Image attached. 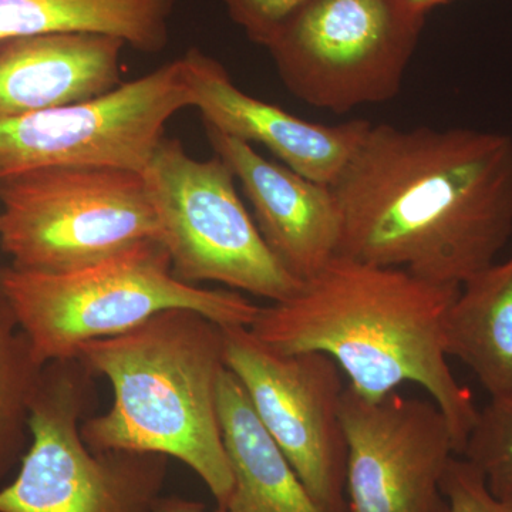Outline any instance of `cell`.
I'll use <instances>...</instances> for the list:
<instances>
[{
  "label": "cell",
  "mask_w": 512,
  "mask_h": 512,
  "mask_svg": "<svg viewBox=\"0 0 512 512\" xmlns=\"http://www.w3.org/2000/svg\"><path fill=\"white\" fill-rule=\"evenodd\" d=\"M330 190L336 255L463 286L512 235V137L372 123Z\"/></svg>",
  "instance_id": "6da1fadb"
},
{
  "label": "cell",
  "mask_w": 512,
  "mask_h": 512,
  "mask_svg": "<svg viewBox=\"0 0 512 512\" xmlns=\"http://www.w3.org/2000/svg\"><path fill=\"white\" fill-rule=\"evenodd\" d=\"M444 340L447 355L463 362L491 397L512 394V255L461 286Z\"/></svg>",
  "instance_id": "2e32d148"
},
{
  "label": "cell",
  "mask_w": 512,
  "mask_h": 512,
  "mask_svg": "<svg viewBox=\"0 0 512 512\" xmlns=\"http://www.w3.org/2000/svg\"><path fill=\"white\" fill-rule=\"evenodd\" d=\"M251 42L268 46L279 29L308 0H220Z\"/></svg>",
  "instance_id": "44dd1931"
},
{
  "label": "cell",
  "mask_w": 512,
  "mask_h": 512,
  "mask_svg": "<svg viewBox=\"0 0 512 512\" xmlns=\"http://www.w3.org/2000/svg\"><path fill=\"white\" fill-rule=\"evenodd\" d=\"M0 284L42 366L73 359L86 343L123 335L168 309H190L222 328H251L261 308L237 291L178 279L158 239L64 274L3 266Z\"/></svg>",
  "instance_id": "277c9868"
},
{
  "label": "cell",
  "mask_w": 512,
  "mask_h": 512,
  "mask_svg": "<svg viewBox=\"0 0 512 512\" xmlns=\"http://www.w3.org/2000/svg\"><path fill=\"white\" fill-rule=\"evenodd\" d=\"M188 107L181 56L96 99L0 119V178L69 165L144 173L168 121Z\"/></svg>",
  "instance_id": "9c48e42d"
},
{
  "label": "cell",
  "mask_w": 512,
  "mask_h": 512,
  "mask_svg": "<svg viewBox=\"0 0 512 512\" xmlns=\"http://www.w3.org/2000/svg\"><path fill=\"white\" fill-rule=\"evenodd\" d=\"M175 0H0V40L45 33H97L131 49L167 46Z\"/></svg>",
  "instance_id": "e0dca14e"
},
{
  "label": "cell",
  "mask_w": 512,
  "mask_h": 512,
  "mask_svg": "<svg viewBox=\"0 0 512 512\" xmlns=\"http://www.w3.org/2000/svg\"><path fill=\"white\" fill-rule=\"evenodd\" d=\"M202 124L214 154L241 184L256 227L279 262L301 282L318 274L338 251L339 211L330 185L266 160L247 141Z\"/></svg>",
  "instance_id": "4fadbf2b"
},
{
  "label": "cell",
  "mask_w": 512,
  "mask_h": 512,
  "mask_svg": "<svg viewBox=\"0 0 512 512\" xmlns=\"http://www.w3.org/2000/svg\"><path fill=\"white\" fill-rule=\"evenodd\" d=\"M410 8L419 12L420 15L427 16L431 10L439 8L441 5L453 2V0H404Z\"/></svg>",
  "instance_id": "603a6c76"
},
{
  "label": "cell",
  "mask_w": 512,
  "mask_h": 512,
  "mask_svg": "<svg viewBox=\"0 0 512 512\" xmlns=\"http://www.w3.org/2000/svg\"><path fill=\"white\" fill-rule=\"evenodd\" d=\"M76 357L109 380L114 396L106 413L83 420L84 443L177 458L224 508L234 487L218 406L224 328L190 309H168L123 335L86 343Z\"/></svg>",
  "instance_id": "3957f363"
},
{
  "label": "cell",
  "mask_w": 512,
  "mask_h": 512,
  "mask_svg": "<svg viewBox=\"0 0 512 512\" xmlns=\"http://www.w3.org/2000/svg\"><path fill=\"white\" fill-rule=\"evenodd\" d=\"M96 402L82 360L43 367L30 406V441L18 476L0 488V512H151L161 497L168 457L93 451L82 423Z\"/></svg>",
  "instance_id": "8992f818"
},
{
  "label": "cell",
  "mask_w": 512,
  "mask_h": 512,
  "mask_svg": "<svg viewBox=\"0 0 512 512\" xmlns=\"http://www.w3.org/2000/svg\"><path fill=\"white\" fill-rule=\"evenodd\" d=\"M224 340L227 369L313 500L325 512H348L338 363L319 352H276L249 328H224Z\"/></svg>",
  "instance_id": "30bf717a"
},
{
  "label": "cell",
  "mask_w": 512,
  "mask_h": 512,
  "mask_svg": "<svg viewBox=\"0 0 512 512\" xmlns=\"http://www.w3.org/2000/svg\"><path fill=\"white\" fill-rule=\"evenodd\" d=\"M424 22L404 0H308L266 49L292 96L345 114L400 93Z\"/></svg>",
  "instance_id": "ba28073f"
},
{
  "label": "cell",
  "mask_w": 512,
  "mask_h": 512,
  "mask_svg": "<svg viewBox=\"0 0 512 512\" xmlns=\"http://www.w3.org/2000/svg\"><path fill=\"white\" fill-rule=\"evenodd\" d=\"M143 175L178 279L215 282L271 302L301 289L303 282L266 245L239 198L237 178L217 154L197 160L180 140L164 137Z\"/></svg>",
  "instance_id": "52a82bcc"
},
{
  "label": "cell",
  "mask_w": 512,
  "mask_h": 512,
  "mask_svg": "<svg viewBox=\"0 0 512 512\" xmlns=\"http://www.w3.org/2000/svg\"><path fill=\"white\" fill-rule=\"evenodd\" d=\"M184 57L192 107L202 123L247 143L261 144L296 173L332 185L355 153L370 121L313 123L268 101L249 96L232 82L217 59L192 47Z\"/></svg>",
  "instance_id": "7c38bea8"
},
{
  "label": "cell",
  "mask_w": 512,
  "mask_h": 512,
  "mask_svg": "<svg viewBox=\"0 0 512 512\" xmlns=\"http://www.w3.org/2000/svg\"><path fill=\"white\" fill-rule=\"evenodd\" d=\"M461 457L484 474L494 497H512V394L491 397L478 412Z\"/></svg>",
  "instance_id": "d6986e66"
},
{
  "label": "cell",
  "mask_w": 512,
  "mask_h": 512,
  "mask_svg": "<svg viewBox=\"0 0 512 512\" xmlns=\"http://www.w3.org/2000/svg\"><path fill=\"white\" fill-rule=\"evenodd\" d=\"M222 437L234 487L227 512H325L264 429L234 373L221 377Z\"/></svg>",
  "instance_id": "9a60e30c"
},
{
  "label": "cell",
  "mask_w": 512,
  "mask_h": 512,
  "mask_svg": "<svg viewBox=\"0 0 512 512\" xmlns=\"http://www.w3.org/2000/svg\"><path fill=\"white\" fill-rule=\"evenodd\" d=\"M43 367L0 284V483L28 450L30 406Z\"/></svg>",
  "instance_id": "ac0fdd59"
},
{
  "label": "cell",
  "mask_w": 512,
  "mask_h": 512,
  "mask_svg": "<svg viewBox=\"0 0 512 512\" xmlns=\"http://www.w3.org/2000/svg\"><path fill=\"white\" fill-rule=\"evenodd\" d=\"M460 289L336 255L291 298L261 306L249 330L276 352L332 357L367 399L419 384L446 416L461 456L480 410L447 360L444 329Z\"/></svg>",
  "instance_id": "7a4b0ae2"
},
{
  "label": "cell",
  "mask_w": 512,
  "mask_h": 512,
  "mask_svg": "<svg viewBox=\"0 0 512 512\" xmlns=\"http://www.w3.org/2000/svg\"><path fill=\"white\" fill-rule=\"evenodd\" d=\"M116 37L45 33L0 40V119L96 99L121 84Z\"/></svg>",
  "instance_id": "5bb4252c"
},
{
  "label": "cell",
  "mask_w": 512,
  "mask_h": 512,
  "mask_svg": "<svg viewBox=\"0 0 512 512\" xmlns=\"http://www.w3.org/2000/svg\"><path fill=\"white\" fill-rule=\"evenodd\" d=\"M153 239L143 173L69 165L0 178V248L19 271L64 274Z\"/></svg>",
  "instance_id": "5b68a950"
},
{
  "label": "cell",
  "mask_w": 512,
  "mask_h": 512,
  "mask_svg": "<svg viewBox=\"0 0 512 512\" xmlns=\"http://www.w3.org/2000/svg\"><path fill=\"white\" fill-rule=\"evenodd\" d=\"M441 491L446 495L450 512H512V497H494L484 474L461 456L448 461Z\"/></svg>",
  "instance_id": "ffe728a7"
},
{
  "label": "cell",
  "mask_w": 512,
  "mask_h": 512,
  "mask_svg": "<svg viewBox=\"0 0 512 512\" xmlns=\"http://www.w3.org/2000/svg\"><path fill=\"white\" fill-rule=\"evenodd\" d=\"M151 512H227L218 507L215 511L208 510L198 501L185 500L180 497H160Z\"/></svg>",
  "instance_id": "7402d4cb"
},
{
  "label": "cell",
  "mask_w": 512,
  "mask_h": 512,
  "mask_svg": "<svg viewBox=\"0 0 512 512\" xmlns=\"http://www.w3.org/2000/svg\"><path fill=\"white\" fill-rule=\"evenodd\" d=\"M348 443V512H450L441 480L457 456L446 416L433 400L393 392L342 397Z\"/></svg>",
  "instance_id": "8fae6325"
}]
</instances>
